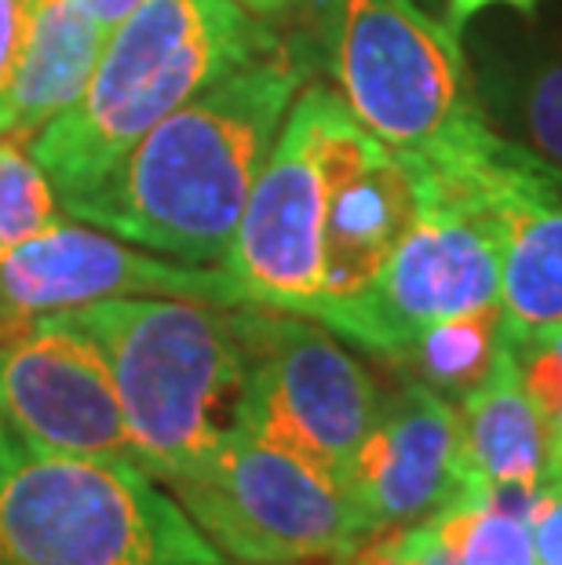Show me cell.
Instances as JSON below:
<instances>
[{
    "mask_svg": "<svg viewBox=\"0 0 562 565\" xmlns=\"http://www.w3.org/2000/svg\"><path fill=\"white\" fill-rule=\"evenodd\" d=\"M304 81L307 58L285 47L212 81L63 212L158 256L220 263Z\"/></svg>",
    "mask_w": 562,
    "mask_h": 565,
    "instance_id": "6da1fadb",
    "label": "cell"
},
{
    "mask_svg": "<svg viewBox=\"0 0 562 565\" xmlns=\"http://www.w3.org/2000/svg\"><path fill=\"white\" fill-rule=\"evenodd\" d=\"M282 47L237 0H139L103 44L85 95L30 142L59 204L88 194L201 88Z\"/></svg>",
    "mask_w": 562,
    "mask_h": 565,
    "instance_id": "7a4b0ae2",
    "label": "cell"
},
{
    "mask_svg": "<svg viewBox=\"0 0 562 565\" xmlns=\"http://www.w3.org/2000/svg\"><path fill=\"white\" fill-rule=\"evenodd\" d=\"M337 95L377 142L435 172L489 158L500 131L475 99L460 33L416 0H310Z\"/></svg>",
    "mask_w": 562,
    "mask_h": 565,
    "instance_id": "3957f363",
    "label": "cell"
},
{
    "mask_svg": "<svg viewBox=\"0 0 562 565\" xmlns=\"http://www.w3.org/2000/svg\"><path fill=\"white\" fill-rule=\"evenodd\" d=\"M110 365L117 398L150 478L198 471L234 427L245 351L234 307L176 296H117L63 310Z\"/></svg>",
    "mask_w": 562,
    "mask_h": 565,
    "instance_id": "277c9868",
    "label": "cell"
},
{
    "mask_svg": "<svg viewBox=\"0 0 562 565\" xmlns=\"http://www.w3.org/2000/svg\"><path fill=\"white\" fill-rule=\"evenodd\" d=\"M0 565H226L131 460L38 456L0 478Z\"/></svg>",
    "mask_w": 562,
    "mask_h": 565,
    "instance_id": "5b68a950",
    "label": "cell"
},
{
    "mask_svg": "<svg viewBox=\"0 0 562 565\" xmlns=\"http://www.w3.org/2000/svg\"><path fill=\"white\" fill-rule=\"evenodd\" d=\"M362 136L365 128L326 84H307L293 99L223 256L245 303L315 318L332 183Z\"/></svg>",
    "mask_w": 562,
    "mask_h": 565,
    "instance_id": "8992f818",
    "label": "cell"
},
{
    "mask_svg": "<svg viewBox=\"0 0 562 565\" xmlns=\"http://www.w3.org/2000/svg\"><path fill=\"white\" fill-rule=\"evenodd\" d=\"M245 351L234 427L300 456L347 492V475L380 413L377 380L315 318L242 303Z\"/></svg>",
    "mask_w": 562,
    "mask_h": 565,
    "instance_id": "52a82bcc",
    "label": "cell"
},
{
    "mask_svg": "<svg viewBox=\"0 0 562 565\" xmlns=\"http://www.w3.org/2000/svg\"><path fill=\"white\" fill-rule=\"evenodd\" d=\"M169 486L190 522L248 565L347 558L373 536L337 482L242 427H226L209 460Z\"/></svg>",
    "mask_w": 562,
    "mask_h": 565,
    "instance_id": "ba28073f",
    "label": "cell"
},
{
    "mask_svg": "<svg viewBox=\"0 0 562 565\" xmlns=\"http://www.w3.org/2000/svg\"><path fill=\"white\" fill-rule=\"evenodd\" d=\"M405 164L416 183L410 231L373 288L329 324L388 362H399L432 324L489 307L500 296V231L478 190Z\"/></svg>",
    "mask_w": 562,
    "mask_h": 565,
    "instance_id": "9c48e42d",
    "label": "cell"
},
{
    "mask_svg": "<svg viewBox=\"0 0 562 565\" xmlns=\"http://www.w3.org/2000/svg\"><path fill=\"white\" fill-rule=\"evenodd\" d=\"M0 402L30 452L136 463L110 365L63 310L0 343Z\"/></svg>",
    "mask_w": 562,
    "mask_h": 565,
    "instance_id": "30bf717a",
    "label": "cell"
},
{
    "mask_svg": "<svg viewBox=\"0 0 562 565\" xmlns=\"http://www.w3.org/2000/svg\"><path fill=\"white\" fill-rule=\"evenodd\" d=\"M464 456L457 405L421 380H405L380 402V413L358 449L347 497L369 533L432 522L442 511L483 497Z\"/></svg>",
    "mask_w": 562,
    "mask_h": 565,
    "instance_id": "8fae6325",
    "label": "cell"
},
{
    "mask_svg": "<svg viewBox=\"0 0 562 565\" xmlns=\"http://www.w3.org/2000/svg\"><path fill=\"white\" fill-rule=\"evenodd\" d=\"M117 296H176L242 307L245 296L226 270L169 263L66 220L0 256V299L22 318L55 315Z\"/></svg>",
    "mask_w": 562,
    "mask_h": 565,
    "instance_id": "7c38bea8",
    "label": "cell"
},
{
    "mask_svg": "<svg viewBox=\"0 0 562 565\" xmlns=\"http://www.w3.org/2000/svg\"><path fill=\"white\" fill-rule=\"evenodd\" d=\"M500 231V318L511 343L562 324V183L519 142L475 179Z\"/></svg>",
    "mask_w": 562,
    "mask_h": 565,
    "instance_id": "4fadbf2b",
    "label": "cell"
},
{
    "mask_svg": "<svg viewBox=\"0 0 562 565\" xmlns=\"http://www.w3.org/2000/svg\"><path fill=\"white\" fill-rule=\"evenodd\" d=\"M416 215V183L399 153L365 136L354 142L332 183L326 215V281L315 321L329 329L380 278L394 245Z\"/></svg>",
    "mask_w": 562,
    "mask_h": 565,
    "instance_id": "5bb4252c",
    "label": "cell"
},
{
    "mask_svg": "<svg viewBox=\"0 0 562 565\" xmlns=\"http://www.w3.org/2000/svg\"><path fill=\"white\" fill-rule=\"evenodd\" d=\"M464 456L483 482L544 486L548 478V435L541 413L519 372L516 343H505L494 372L471 394L457 402Z\"/></svg>",
    "mask_w": 562,
    "mask_h": 565,
    "instance_id": "9a60e30c",
    "label": "cell"
},
{
    "mask_svg": "<svg viewBox=\"0 0 562 565\" xmlns=\"http://www.w3.org/2000/svg\"><path fill=\"white\" fill-rule=\"evenodd\" d=\"M106 38L110 30L70 0H38L30 44L11 92L8 136H38L52 117L70 110L85 95Z\"/></svg>",
    "mask_w": 562,
    "mask_h": 565,
    "instance_id": "2e32d148",
    "label": "cell"
},
{
    "mask_svg": "<svg viewBox=\"0 0 562 565\" xmlns=\"http://www.w3.org/2000/svg\"><path fill=\"white\" fill-rule=\"evenodd\" d=\"M505 343L508 332L505 318H500V303H489L432 324L410 343L399 365L410 369L413 380H421L442 398L460 402L494 372Z\"/></svg>",
    "mask_w": 562,
    "mask_h": 565,
    "instance_id": "e0dca14e",
    "label": "cell"
},
{
    "mask_svg": "<svg viewBox=\"0 0 562 565\" xmlns=\"http://www.w3.org/2000/svg\"><path fill=\"white\" fill-rule=\"evenodd\" d=\"M453 565H541L533 551L530 522L500 511L483 497L442 511L432 519Z\"/></svg>",
    "mask_w": 562,
    "mask_h": 565,
    "instance_id": "ac0fdd59",
    "label": "cell"
},
{
    "mask_svg": "<svg viewBox=\"0 0 562 565\" xmlns=\"http://www.w3.org/2000/svg\"><path fill=\"white\" fill-rule=\"evenodd\" d=\"M63 223V204L19 136H0V256Z\"/></svg>",
    "mask_w": 562,
    "mask_h": 565,
    "instance_id": "d6986e66",
    "label": "cell"
},
{
    "mask_svg": "<svg viewBox=\"0 0 562 565\" xmlns=\"http://www.w3.org/2000/svg\"><path fill=\"white\" fill-rule=\"evenodd\" d=\"M516 121L526 150L562 183V52L537 58L516 81Z\"/></svg>",
    "mask_w": 562,
    "mask_h": 565,
    "instance_id": "ffe728a7",
    "label": "cell"
},
{
    "mask_svg": "<svg viewBox=\"0 0 562 565\" xmlns=\"http://www.w3.org/2000/svg\"><path fill=\"white\" fill-rule=\"evenodd\" d=\"M522 383L548 435V482H562V324L516 343Z\"/></svg>",
    "mask_w": 562,
    "mask_h": 565,
    "instance_id": "44dd1931",
    "label": "cell"
},
{
    "mask_svg": "<svg viewBox=\"0 0 562 565\" xmlns=\"http://www.w3.org/2000/svg\"><path fill=\"white\" fill-rule=\"evenodd\" d=\"M38 0H0V136L11 128V92L26 55Z\"/></svg>",
    "mask_w": 562,
    "mask_h": 565,
    "instance_id": "7402d4cb",
    "label": "cell"
},
{
    "mask_svg": "<svg viewBox=\"0 0 562 565\" xmlns=\"http://www.w3.org/2000/svg\"><path fill=\"white\" fill-rule=\"evenodd\" d=\"M533 551L541 565H562V482H548L530 511Z\"/></svg>",
    "mask_w": 562,
    "mask_h": 565,
    "instance_id": "603a6c76",
    "label": "cell"
},
{
    "mask_svg": "<svg viewBox=\"0 0 562 565\" xmlns=\"http://www.w3.org/2000/svg\"><path fill=\"white\" fill-rule=\"evenodd\" d=\"M410 525H402L369 536L354 555H347V565H410Z\"/></svg>",
    "mask_w": 562,
    "mask_h": 565,
    "instance_id": "cb8c5ba5",
    "label": "cell"
},
{
    "mask_svg": "<svg viewBox=\"0 0 562 565\" xmlns=\"http://www.w3.org/2000/svg\"><path fill=\"white\" fill-rule=\"evenodd\" d=\"M541 0H446V22L449 30H464L475 15H483L486 8H516L522 15H533Z\"/></svg>",
    "mask_w": 562,
    "mask_h": 565,
    "instance_id": "d4e9b609",
    "label": "cell"
},
{
    "mask_svg": "<svg viewBox=\"0 0 562 565\" xmlns=\"http://www.w3.org/2000/svg\"><path fill=\"white\" fill-rule=\"evenodd\" d=\"M410 551H413L410 565H453L449 547L442 544L435 522H416V525H410Z\"/></svg>",
    "mask_w": 562,
    "mask_h": 565,
    "instance_id": "484cf974",
    "label": "cell"
},
{
    "mask_svg": "<svg viewBox=\"0 0 562 565\" xmlns=\"http://www.w3.org/2000/svg\"><path fill=\"white\" fill-rule=\"evenodd\" d=\"M74 8H81L85 15H92L99 26H106V30H114L117 22H121L131 8L139 4V0H70Z\"/></svg>",
    "mask_w": 562,
    "mask_h": 565,
    "instance_id": "4316f807",
    "label": "cell"
},
{
    "mask_svg": "<svg viewBox=\"0 0 562 565\" xmlns=\"http://www.w3.org/2000/svg\"><path fill=\"white\" fill-rule=\"evenodd\" d=\"M22 452H26V445H22L15 430H11L8 413H4V402H0V478H4L11 467L22 460Z\"/></svg>",
    "mask_w": 562,
    "mask_h": 565,
    "instance_id": "83f0119b",
    "label": "cell"
},
{
    "mask_svg": "<svg viewBox=\"0 0 562 565\" xmlns=\"http://www.w3.org/2000/svg\"><path fill=\"white\" fill-rule=\"evenodd\" d=\"M248 15H256L259 22H271V19H282L285 11H293L300 0H237Z\"/></svg>",
    "mask_w": 562,
    "mask_h": 565,
    "instance_id": "f1b7e54d",
    "label": "cell"
},
{
    "mask_svg": "<svg viewBox=\"0 0 562 565\" xmlns=\"http://www.w3.org/2000/svg\"><path fill=\"white\" fill-rule=\"evenodd\" d=\"M0 310H11V307H8V303H4V299H0Z\"/></svg>",
    "mask_w": 562,
    "mask_h": 565,
    "instance_id": "f546056e",
    "label": "cell"
}]
</instances>
